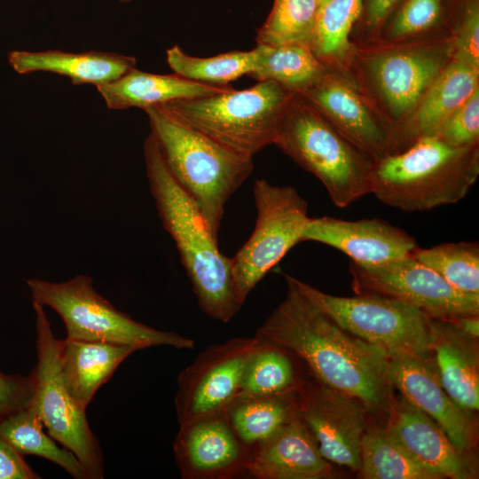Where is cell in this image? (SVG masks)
<instances>
[{
	"mask_svg": "<svg viewBox=\"0 0 479 479\" xmlns=\"http://www.w3.org/2000/svg\"><path fill=\"white\" fill-rule=\"evenodd\" d=\"M284 300L255 333L302 360L316 381L358 400L367 412H387L392 397L389 357L334 323L285 275Z\"/></svg>",
	"mask_w": 479,
	"mask_h": 479,
	"instance_id": "cell-1",
	"label": "cell"
},
{
	"mask_svg": "<svg viewBox=\"0 0 479 479\" xmlns=\"http://www.w3.org/2000/svg\"><path fill=\"white\" fill-rule=\"evenodd\" d=\"M144 156L159 217L176 243L200 310L215 320L229 322L242 306L233 289L231 259L220 251L196 202L171 175L151 132Z\"/></svg>",
	"mask_w": 479,
	"mask_h": 479,
	"instance_id": "cell-2",
	"label": "cell"
},
{
	"mask_svg": "<svg viewBox=\"0 0 479 479\" xmlns=\"http://www.w3.org/2000/svg\"><path fill=\"white\" fill-rule=\"evenodd\" d=\"M478 176V145L458 147L427 136L375 161L371 193L402 211H426L461 200Z\"/></svg>",
	"mask_w": 479,
	"mask_h": 479,
	"instance_id": "cell-3",
	"label": "cell"
},
{
	"mask_svg": "<svg viewBox=\"0 0 479 479\" xmlns=\"http://www.w3.org/2000/svg\"><path fill=\"white\" fill-rule=\"evenodd\" d=\"M144 111L169 170L196 202L218 239L225 205L253 172V157L223 146L184 122L163 104Z\"/></svg>",
	"mask_w": 479,
	"mask_h": 479,
	"instance_id": "cell-4",
	"label": "cell"
},
{
	"mask_svg": "<svg viewBox=\"0 0 479 479\" xmlns=\"http://www.w3.org/2000/svg\"><path fill=\"white\" fill-rule=\"evenodd\" d=\"M325 186L345 208L371 193L375 160L337 130L302 94L282 114L274 144Z\"/></svg>",
	"mask_w": 479,
	"mask_h": 479,
	"instance_id": "cell-5",
	"label": "cell"
},
{
	"mask_svg": "<svg viewBox=\"0 0 479 479\" xmlns=\"http://www.w3.org/2000/svg\"><path fill=\"white\" fill-rule=\"evenodd\" d=\"M295 92L271 81L212 96L163 104L184 122L223 146L253 157L274 144L284 109Z\"/></svg>",
	"mask_w": 479,
	"mask_h": 479,
	"instance_id": "cell-6",
	"label": "cell"
},
{
	"mask_svg": "<svg viewBox=\"0 0 479 479\" xmlns=\"http://www.w3.org/2000/svg\"><path fill=\"white\" fill-rule=\"evenodd\" d=\"M354 54L360 81L396 134L452 59V35L444 39L387 43Z\"/></svg>",
	"mask_w": 479,
	"mask_h": 479,
	"instance_id": "cell-7",
	"label": "cell"
},
{
	"mask_svg": "<svg viewBox=\"0 0 479 479\" xmlns=\"http://www.w3.org/2000/svg\"><path fill=\"white\" fill-rule=\"evenodd\" d=\"M32 302L47 306L61 318L67 337L131 345L138 349L169 346L192 349L194 340L155 329L117 310L94 288L92 279L77 275L64 282L27 280Z\"/></svg>",
	"mask_w": 479,
	"mask_h": 479,
	"instance_id": "cell-8",
	"label": "cell"
},
{
	"mask_svg": "<svg viewBox=\"0 0 479 479\" xmlns=\"http://www.w3.org/2000/svg\"><path fill=\"white\" fill-rule=\"evenodd\" d=\"M297 288L349 334L381 349L389 358L429 359L430 317L396 299L357 294H329L292 277Z\"/></svg>",
	"mask_w": 479,
	"mask_h": 479,
	"instance_id": "cell-9",
	"label": "cell"
},
{
	"mask_svg": "<svg viewBox=\"0 0 479 479\" xmlns=\"http://www.w3.org/2000/svg\"><path fill=\"white\" fill-rule=\"evenodd\" d=\"M253 194L257 211L255 229L231 258L233 289L241 305L264 276L302 241L309 218L306 200L292 186L256 179Z\"/></svg>",
	"mask_w": 479,
	"mask_h": 479,
	"instance_id": "cell-10",
	"label": "cell"
},
{
	"mask_svg": "<svg viewBox=\"0 0 479 479\" xmlns=\"http://www.w3.org/2000/svg\"><path fill=\"white\" fill-rule=\"evenodd\" d=\"M35 313L36 378L31 401L48 434L70 450L90 472L104 477L103 453L88 423L85 411L70 395L62 377L59 340L53 334L44 307L32 302Z\"/></svg>",
	"mask_w": 479,
	"mask_h": 479,
	"instance_id": "cell-11",
	"label": "cell"
},
{
	"mask_svg": "<svg viewBox=\"0 0 479 479\" xmlns=\"http://www.w3.org/2000/svg\"><path fill=\"white\" fill-rule=\"evenodd\" d=\"M357 294H376L412 306L430 318H453L479 314V294H464L412 254L378 265L349 262Z\"/></svg>",
	"mask_w": 479,
	"mask_h": 479,
	"instance_id": "cell-12",
	"label": "cell"
},
{
	"mask_svg": "<svg viewBox=\"0 0 479 479\" xmlns=\"http://www.w3.org/2000/svg\"><path fill=\"white\" fill-rule=\"evenodd\" d=\"M259 339L236 337L202 350L177 378L175 407L179 426L226 412Z\"/></svg>",
	"mask_w": 479,
	"mask_h": 479,
	"instance_id": "cell-13",
	"label": "cell"
},
{
	"mask_svg": "<svg viewBox=\"0 0 479 479\" xmlns=\"http://www.w3.org/2000/svg\"><path fill=\"white\" fill-rule=\"evenodd\" d=\"M298 412L320 454L353 471L360 467L361 442L366 429L365 406L356 398L318 381L295 390Z\"/></svg>",
	"mask_w": 479,
	"mask_h": 479,
	"instance_id": "cell-14",
	"label": "cell"
},
{
	"mask_svg": "<svg viewBox=\"0 0 479 479\" xmlns=\"http://www.w3.org/2000/svg\"><path fill=\"white\" fill-rule=\"evenodd\" d=\"M299 93L373 160L399 152L392 126L369 98L345 76L327 70L319 80Z\"/></svg>",
	"mask_w": 479,
	"mask_h": 479,
	"instance_id": "cell-15",
	"label": "cell"
},
{
	"mask_svg": "<svg viewBox=\"0 0 479 479\" xmlns=\"http://www.w3.org/2000/svg\"><path fill=\"white\" fill-rule=\"evenodd\" d=\"M173 450L184 479L247 475L251 452L233 432L226 412L179 426Z\"/></svg>",
	"mask_w": 479,
	"mask_h": 479,
	"instance_id": "cell-16",
	"label": "cell"
},
{
	"mask_svg": "<svg viewBox=\"0 0 479 479\" xmlns=\"http://www.w3.org/2000/svg\"><path fill=\"white\" fill-rule=\"evenodd\" d=\"M301 239L336 248L360 265L397 260L418 247L408 232L379 218L346 221L328 216L309 217Z\"/></svg>",
	"mask_w": 479,
	"mask_h": 479,
	"instance_id": "cell-17",
	"label": "cell"
},
{
	"mask_svg": "<svg viewBox=\"0 0 479 479\" xmlns=\"http://www.w3.org/2000/svg\"><path fill=\"white\" fill-rule=\"evenodd\" d=\"M388 373L402 397L435 420L456 447L467 452L472 449L475 429L469 413L444 390L429 359L389 358Z\"/></svg>",
	"mask_w": 479,
	"mask_h": 479,
	"instance_id": "cell-18",
	"label": "cell"
},
{
	"mask_svg": "<svg viewBox=\"0 0 479 479\" xmlns=\"http://www.w3.org/2000/svg\"><path fill=\"white\" fill-rule=\"evenodd\" d=\"M386 429L423 467L441 478L475 475L468 452L456 447L440 426L404 397L389 400Z\"/></svg>",
	"mask_w": 479,
	"mask_h": 479,
	"instance_id": "cell-19",
	"label": "cell"
},
{
	"mask_svg": "<svg viewBox=\"0 0 479 479\" xmlns=\"http://www.w3.org/2000/svg\"><path fill=\"white\" fill-rule=\"evenodd\" d=\"M247 475L255 479L334 477L330 462L320 454L299 412L251 450Z\"/></svg>",
	"mask_w": 479,
	"mask_h": 479,
	"instance_id": "cell-20",
	"label": "cell"
},
{
	"mask_svg": "<svg viewBox=\"0 0 479 479\" xmlns=\"http://www.w3.org/2000/svg\"><path fill=\"white\" fill-rule=\"evenodd\" d=\"M429 330V360L443 388L465 411H478L477 340L461 332L452 318H430Z\"/></svg>",
	"mask_w": 479,
	"mask_h": 479,
	"instance_id": "cell-21",
	"label": "cell"
},
{
	"mask_svg": "<svg viewBox=\"0 0 479 479\" xmlns=\"http://www.w3.org/2000/svg\"><path fill=\"white\" fill-rule=\"evenodd\" d=\"M478 90L479 68L452 57L414 111L397 128L399 152L420 137L435 136L443 122Z\"/></svg>",
	"mask_w": 479,
	"mask_h": 479,
	"instance_id": "cell-22",
	"label": "cell"
},
{
	"mask_svg": "<svg viewBox=\"0 0 479 479\" xmlns=\"http://www.w3.org/2000/svg\"><path fill=\"white\" fill-rule=\"evenodd\" d=\"M8 60L20 75L50 72L70 78L75 85L90 83L96 87L118 79L134 68L137 62L132 56L114 52L59 50L12 51L8 53Z\"/></svg>",
	"mask_w": 479,
	"mask_h": 479,
	"instance_id": "cell-23",
	"label": "cell"
},
{
	"mask_svg": "<svg viewBox=\"0 0 479 479\" xmlns=\"http://www.w3.org/2000/svg\"><path fill=\"white\" fill-rule=\"evenodd\" d=\"M137 349L131 345L100 341L67 337L59 340L62 377L75 401L86 410L98 389Z\"/></svg>",
	"mask_w": 479,
	"mask_h": 479,
	"instance_id": "cell-24",
	"label": "cell"
},
{
	"mask_svg": "<svg viewBox=\"0 0 479 479\" xmlns=\"http://www.w3.org/2000/svg\"><path fill=\"white\" fill-rule=\"evenodd\" d=\"M229 86H214L185 79L177 74L158 75L132 68L118 79L97 86L112 110L165 104L177 99L212 96Z\"/></svg>",
	"mask_w": 479,
	"mask_h": 479,
	"instance_id": "cell-25",
	"label": "cell"
},
{
	"mask_svg": "<svg viewBox=\"0 0 479 479\" xmlns=\"http://www.w3.org/2000/svg\"><path fill=\"white\" fill-rule=\"evenodd\" d=\"M363 0H328L321 7L310 47L330 71L350 67L355 49L349 35L357 23Z\"/></svg>",
	"mask_w": 479,
	"mask_h": 479,
	"instance_id": "cell-26",
	"label": "cell"
},
{
	"mask_svg": "<svg viewBox=\"0 0 479 479\" xmlns=\"http://www.w3.org/2000/svg\"><path fill=\"white\" fill-rule=\"evenodd\" d=\"M0 436L20 454L46 459L75 479H93L90 472L70 450L59 447L43 431V424L31 404L0 421Z\"/></svg>",
	"mask_w": 479,
	"mask_h": 479,
	"instance_id": "cell-27",
	"label": "cell"
},
{
	"mask_svg": "<svg viewBox=\"0 0 479 479\" xmlns=\"http://www.w3.org/2000/svg\"><path fill=\"white\" fill-rule=\"evenodd\" d=\"M298 412L295 391L234 398L226 409L229 423L250 452Z\"/></svg>",
	"mask_w": 479,
	"mask_h": 479,
	"instance_id": "cell-28",
	"label": "cell"
},
{
	"mask_svg": "<svg viewBox=\"0 0 479 479\" xmlns=\"http://www.w3.org/2000/svg\"><path fill=\"white\" fill-rule=\"evenodd\" d=\"M256 46L259 57L248 76L257 82L271 81L292 92H300L319 80L328 70L315 56L309 43Z\"/></svg>",
	"mask_w": 479,
	"mask_h": 479,
	"instance_id": "cell-29",
	"label": "cell"
},
{
	"mask_svg": "<svg viewBox=\"0 0 479 479\" xmlns=\"http://www.w3.org/2000/svg\"><path fill=\"white\" fill-rule=\"evenodd\" d=\"M358 475L363 479H442L420 465L386 429H365Z\"/></svg>",
	"mask_w": 479,
	"mask_h": 479,
	"instance_id": "cell-30",
	"label": "cell"
},
{
	"mask_svg": "<svg viewBox=\"0 0 479 479\" xmlns=\"http://www.w3.org/2000/svg\"><path fill=\"white\" fill-rule=\"evenodd\" d=\"M302 382L296 375L289 353L259 339L244 367L235 398L292 393Z\"/></svg>",
	"mask_w": 479,
	"mask_h": 479,
	"instance_id": "cell-31",
	"label": "cell"
},
{
	"mask_svg": "<svg viewBox=\"0 0 479 479\" xmlns=\"http://www.w3.org/2000/svg\"><path fill=\"white\" fill-rule=\"evenodd\" d=\"M167 62L175 74L200 83L227 86L243 75H248L256 66L259 49L233 51L213 57L200 58L186 54L178 45L166 51Z\"/></svg>",
	"mask_w": 479,
	"mask_h": 479,
	"instance_id": "cell-32",
	"label": "cell"
},
{
	"mask_svg": "<svg viewBox=\"0 0 479 479\" xmlns=\"http://www.w3.org/2000/svg\"><path fill=\"white\" fill-rule=\"evenodd\" d=\"M457 0H403L381 35L386 43L412 40L444 27H454Z\"/></svg>",
	"mask_w": 479,
	"mask_h": 479,
	"instance_id": "cell-33",
	"label": "cell"
},
{
	"mask_svg": "<svg viewBox=\"0 0 479 479\" xmlns=\"http://www.w3.org/2000/svg\"><path fill=\"white\" fill-rule=\"evenodd\" d=\"M412 255L457 290L479 294L478 242H452L428 248L416 247Z\"/></svg>",
	"mask_w": 479,
	"mask_h": 479,
	"instance_id": "cell-34",
	"label": "cell"
},
{
	"mask_svg": "<svg viewBox=\"0 0 479 479\" xmlns=\"http://www.w3.org/2000/svg\"><path fill=\"white\" fill-rule=\"evenodd\" d=\"M321 7L320 0H274L270 14L257 31L256 43L310 44Z\"/></svg>",
	"mask_w": 479,
	"mask_h": 479,
	"instance_id": "cell-35",
	"label": "cell"
},
{
	"mask_svg": "<svg viewBox=\"0 0 479 479\" xmlns=\"http://www.w3.org/2000/svg\"><path fill=\"white\" fill-rule=\"evenodd\" d=\"M453 58L479 68V0H457Z\"/></svg>",
	"mask_w": 479,
	"mask_h": 479,
	"instance_id": "cell-36",
	"label": "cell"
},
{
	"mask_svg": "<svg viewBox=\"0 0 479 479\" xmlns=\"http://www.w3.org/2000/svg\"><path fill=\"white\" fill-rule=\"evenodd\" d=\"M436 136L453 146L478 145L479 90L443 122Z\"/></svg>",
	"mask_w": 479,
	"mask_h": 479,
	"instance_id": "cell-37",
	"label": "cell"
},
{
	"mask_svg": "<svg viewBox=\"0 0 479 479\" xmlns=\"http://www.w3.org/2000/svg\"><path fill=\"white\" fill-rule=\"evenodd\" d=\"M36 378L28 375L6 374L0 371V421L27 407L34 397Z\"/></svg>",
	"mask_w": 479,
	"mask_h": 479,
	"instance_id": "cell-38",
	"label": "cell"
},
{
	"mask_svg": "<svg viewBox=\"0 0 479 479\" xmlns=\"http://www.w3.org/2000/svg\"><path fill=\"white\" fill-rule=\"evenodd\" d=\"M403 0H363L357 21L368 36H380L386 21Z\"/></svg>",
	"mask_w": 479,
	"mask_h": 479,
	"instance_id": "cell-39",
	"label": "cell"
},
{
	"mask_svg": "<svg viewBox=\"0 0 479 479\" xmlns=\"http://www.w3.org/2000/svg\"><path fill=\"white\" fill-rule=\"evenodd\" d=\"M41 478L24 460L22 454L0 436V479Z\"/></svg>",
	"mask_w": 479,
	"mask_h": 479,
	"instance_id": "cell-40",
	"label": "cell"
},
{
	"mask_svg": "<svg viewBox=\"0 0 479 479\" xmlns=\"http://www.w3.org/2000/svg\"><path fill=\"white\" fill-rule=\"evenodd\" d=\"M456 326L465 334L478 340L479 318L478 315H465L452 318Z\"/></svg>",
	"mask_w": 479,
	"mask_h": 479,
	"instance_id": "cell-41",
	"label": "cell"
},
{
	"mask_svg": "<svg viewBox=\"0 0 479 479\" xmlns=\"http://www.w3.org/2000/svg\"><path fill=\"white\" fill-rule=\"evenodd\" d=\"M327 1H328V0H320L322 5H323L324 4H326Z\"/></svg>",
	"mask_w": 479,
	"mask_h": 479,
	"instance_id": "cell-42",
	"label": "cell"
},
{
	"mask_svg": "<svg viewBox=\"0 0 479 479\" xmlns=\"http://www.w3.org/2000/svg\"><path fill=\"white\" fill-rule=\"evenodd\" d=\"M118 1L127 3V2H130V0H118Z\"/></svg>",
	"mask_w": 479,
	"mask_h": 479,
	"instance_id": "cell-43",
	"label": "cell"
}]
</instances>
